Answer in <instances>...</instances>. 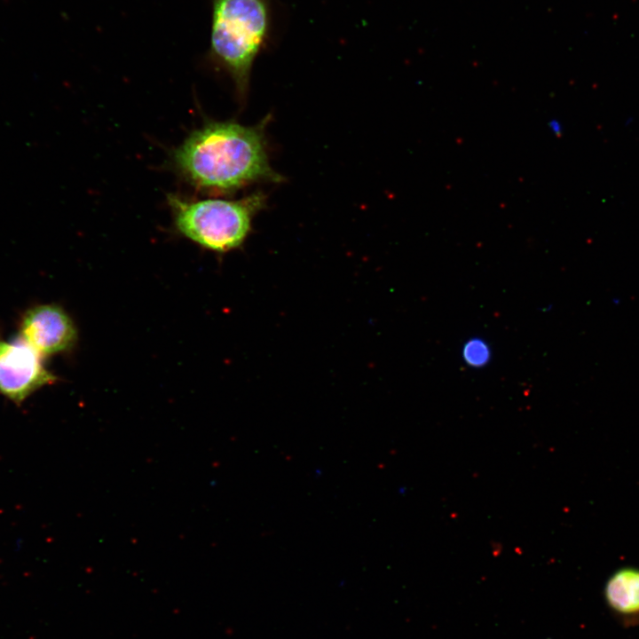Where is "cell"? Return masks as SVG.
I'll return each instance as SVG.
<instances>
[{
    "label": "cell",
    "mask_w": 639,
    "mask_h": 639,
    "mask_svg": "<svg viewBox=\"0 0 639 639\" xmlns=\"http://www.w3.org/2000/svg\"><path fill=\"white\" fill-rule=\"evenodd\" d=\"M269 116L253 126L236 122H207L171 153L173 170L188 185L207 193L229 194L258 182L279 183L265 139Z\"/></svg>",
    "instance_id": "6da1fadb"
},
{
    "label": "cell",
    "mask_w": 639,
    "mask_h": 639,
    "mask_svg": "<svg viewBox=\"0 0 639 639\" xmlns=\"http://www.w3.org/2000/svg\"><path fill=\"white\" fill-rule=\"evenodd\" d=\"M267 0H213L209 53L231 77L241 104L251 68L269 33Z\"/></svg>",
    "instance_id": "7a4b0ae2"
},
{
    "label": "cell",
    "mask_w": 639,
    "mask_h": 639,
    "mask_svg": "<svg viewBox=\"0 0 639 639\" xmlns=\"http://www.w3.org/2000/svg\"><path fill=\"white\" fill-rule=\"evenodd\" d=\"M167 201L181 234L205 248L226 252L243 243L266 196L257 192L239 200H191L170 193Z\"/></svg>",
    "instance_id": "3957f363"
},
{
    "label": "cell",
    "mask_w": 639,
    "mask_h": 639,
    "mask_svg": "<svg viewBox=\"0 0 639 639\" xmlns=\"http://www.w3.org/2000/svg\"><path fill=\"white\" fill-rule=\"evenodd\" d=\"M42 358L20 337L0 340V393L20 405L38 389L54 383L56 376L46 369Z\"/></svg>",
    "instance_id": "277c9868"
},
{
    "label": "cell",
    "mask_w": 639,
    "mask_h": 639,
    "mask_svg": "<svg viewBox=\"0 0 639 639\" xmlns=\"http://www.w3.org/2000/svg\"><path fill=\"white\" fill-rule=\"evenodd\" d=\"M20 338L42 357L70 350L77 331L67 313L55 304L29 308L22 316Z\"/></svg>",
    "instance_id": "5b68a950"
},
{
    "label": "cell",
    "mask_w": 639,
    "mask_h": 639,
    "mask_svg": "<svg viewBox=\"0 0 639 639\" xmlns=\"http://www.w3.org/2000/svg\"><path fill=\"white\" fill-rule=\"evenodd\" d=\"M611 609L624 616L639 614V569L622 568L613 573L604 587Z\"/></svg>",
    "instance_id": "8992f818"
},
{
    "label": "cell",
    "mask_w": 639,
    "mask_h": 639,
    "mask_svg": "<svg viewBox=\"0 0 639 639\" xmlns=\"http://www.w3.org/2000/svg\"><path fill=\"white\" fill-rule=\"evenodd\" d=\"M462 358L464 363L470 367H484L491 361V347L488 343L482 338H469L462 345Z\"/></svg>",
    "instance_id": "52a82bcc"
},
{
    "label": "cell",
    "mask_w": 639,
    "mask_h": 639,
    "mask_svg": "<svg viewBox=\"0 0 639 639\" xmlns=\"http://www.w3.org/2000/svg\"><path fill=\"white\" fill-rule=\"evenodd\" d=\"M549 127L552 130L553 133L556 135H560L562 133L563 127L559 122L552 121L549 124Z\"/></svg>",
    "instance_id": "ba28073f"
},
{
    "label": "cell",
    "mask_w": 639,
    "mask_h": 639,
    "mask_svg": "<svg viewBox=\"0 0 639 639\" xmlns=\"http://www.w3.org/2000/svg\"><path fill=\"white\" fill-rule=\"evenodd\" d=\"M634 121H635V118L633 116H628L627 118H626L624 124H625V126L628 127L629 125H631L634 122Z\"/></svg>",
    "instance_id": "9c48e42d"
}]
</instances>
